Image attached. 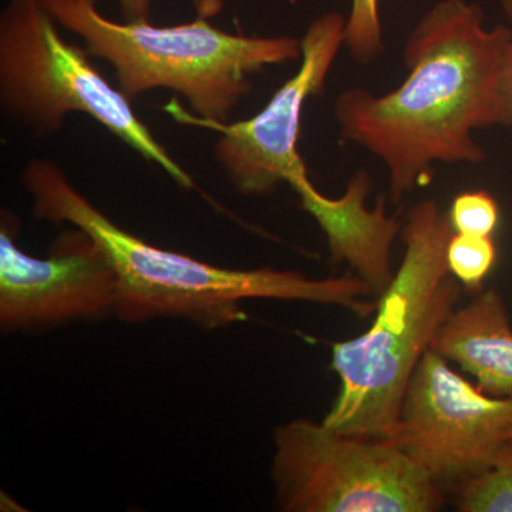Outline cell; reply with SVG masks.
I'll return each instance as SVG.
<instances>
[{"instance_id":"cell-5","label":"cell","mask_w":512,"mask_h":512,"mask_svg":"<svg viewBox=\"0 0 512 512\" xmlns=\"http://www.w3.org/2000/svg\"><path fill=\"white\" fill-rule=\"evenodd\" d=\"M0 104L37 137L57 133L73 111L87 114L175 183L194 187L138 119L130 99L93 66L89 52L60 36L42 0H10L0 15Z\"/></svg>"},{"instance_id":"cell-1","label":"cell","mask_w":512,"mask_h":512,"mask_svg":"<svg viewBox=\"0 0 512 512\" xmlns=\"http://www.w3.org/2000/svg\"><path fill=\"white\" fill-rule=\"evenodd\" d=\"M510 26L485 25L480 5L439 0L403 49L406 79L392 92L360 87L340 93V136L382 161L393 202L412 194L443 164H481L474 131L508 126L504 59Z\"/></svg>"},{"instance_id":"cell-4","label":"cell","mask_w":512,"mask_h":512,"mask_svg":"<svg viewBox=\"0 0 512 512\" xmlns=\"http://www.w3.org/2000/svg\"><path fill=\"white\" fill-rule=\"evenodd\" d=\"M57 25L82 37L89 55L113 66L128 99L170 89L190 104L195 117L227 123L251 90V76L266 67L301 59L292 36H245L215 28L214 2L183 25H151L148 19L119 23L104 18L90 0H42Z\"/></svg>"},{"instance_id":"cell-12","label":"cell","mask_w":512,"mask_h":512,"mask_svg":"<svg viewBox=\"0 0 512 512\" xmlns=\"http://www.w3.org/2000/svg\"><path fill=\"white\" fill-rule=\"evenodd\" d=\"M456 505L463 512H512V439L484 470L458 484Z\"/></svg>"},{"instance_id":"cell-3","label":"cell","mask_w":512,"mask_h":512,"mask_svg":"<svg viewBox=\"0 0 512 512\" xmlns=\"http://www.w3.org/2000/svg\"><path fill=\"white\" fill-rule=\"evenodd\" d=\"M453 234L436 201H420L407 212L402 262L380 293L372 326L333 345L340 392L323 419L330 429L369 439L392 433L417 366L460 299L446 259Z\"/></svg>"},{"instance_id":"cell-16","label":"cell","mask_w":512,"mask_h":512,"mask_svg":"<svg viewBox=\"0 0 512 512\" xmlns=\"http://www.w3.org/2000/svg\"><path fill=\"white\" fill-rule=\"evenodd\" d=\"M500 5L511 23V37L504 59V97L508 110V127L512 128V0H500Z\"/></svg>"},{"instance_id":"cell-2","label":"cell","mask_w":512,"mask_h":512,"mask_svg":"<svg viewBox=\"0 0 512 512\" xmlns=\"http://www.w3.org/2000/svg\"><path fill=\"white\" fill-rule=\"evenodd\" d=\"M37 220L80 228L99 245L116 274L114 313L128 323L187 319L204 329L247 319L252 299L339 306L360 318L375 313L373 289L356 274L313 279L295 271L221 268L148 244L119 227L45 158L30 160L20 174Z\"/></svg>"},{"instance_id":"cell-13","label":"cell","mask_w":512,"mask_h":512,"mask_svg":"<svg viewBox=\"0 0 512 512\" xmlns=\"http://www.w3.org/2000/svg\"><path fill=\"white\" fill-rule=\"evenodd\" d=\"M448 271L467 291L478 293L484 289V281L493 271L497 261V247L493 237L456 234L447 245Z\"/></svg>"},{"instance_id":"cell-17","label":"cell","mask_w":512,"mask_h":512,"mask_svg":"<svg viewBox=\"0 0 512 512\" xmlns=\"http://www.w3.org/2000/svg\"><path fill=\"white\" fill-rule=\"evenodd\" d=\"M96 3L97 0H90ZM126 20L150 19L151 0H117Z\"/></svg>"},{"instance_id":"cell-9","label":"cell","mask_w":512,"mask_h":512,"mask_svg":"<svg viewBox=\"0 0 512 512\" xmlns=\"http://www.w3.org/2000/svg\"><path fill=\"white\" fill-rule=\"evenodd\" d=\"M16 218L0 224V325L29 332L114 313L116 274L90 235L73 227L53 242L46 258L16 244Z\"/></svg>"},{"instance_id":"cell-7","label":"cell","mask_w":512,"mask_h":512,"mask_svg":"<svg viewBox=\"0 0 512 512\" xmlns=\"http://www.w3.org/2000/svg\"><path fill=\"white\" fill-rule=\"evenodd\" d=\"M346 18L329 12L313 20L301 39V66L252 119L220 123L188 114L178 101L165 110L181 123L220 134L215 157L229 183L242 195H268L281 184L292 185L308 175L298 151L303 109L323 93L326 80L345 46Z\"/></svg>"},{"instance_id":"cell-14","label":"cell","mask_w":512,"mask_h":512,"mask_svg":"<svg viewBox=\"0 0 512 512\" xmlns=\"http://www.w3.org/2000/svg\"><path fill=\"white\" fill-rule=\"evenodd\" d=\"M345 46L357 63L375 62L384 52L379 0H352L346 18Z\"/></svg>"},{"instance_id":"cell-6","label":"cell","mask_w":512,"mask_h":512,"mask_svg":"<svg viewBox=\"0 0 512 512\" xmlns=\"http://www.w3.org/2000/svg\"><path fill=\"white\" fill-rule=\"evenodd\" d=\"M271 480L285 512H434L443 488L387 439L350 436L323 421L276 427Z\"/></svg>"},{"instance_id":"cell-8","label":"cell","mask_w":512,"mask_h":512,"mask_svg":"<svg viewBox=\"0 0 512 512\" xmlns=\"http://www.w3.org/2000/svg\"><path fill=\"white\" fill-rule=\"evenodd\" d=\"M386 439L437 483L460 484L484 470L512 439V400L488 396L430 349Z\"/></svg>"},{"instance_id":"cell-11","label":"cell","mask_w":512,"mask_h":512,"mask_svg":"<svg viewBox=\"0 0 512 512\" xmlns=\"http://www.w3.org/2000/svg\"><path fill=\"white\" fill-rule=\"evenodd\" d=\"M431 350L473 377L488 396L512 400V326L495 289L454 309Z\"/></svg>"},{"instance_id":"cell-15","label":"cell","mask_w":512,"mask_h":512,"mask_svg":"<svg viewBox=\"0 0 512 512\" xmlns=\"http://www.w3.org/2000/svg\"><path fill=\"white\" fill-rule=\"evenodd\" d=\"M447 215L456 234L493 237L500 224V205L488 191H464L451 202Z\"/></svg>"},{"instance_id":"cell-10","label":"cell","mask_w":512,"mask_h":512,"mask_svg":"<svg viewBox=\"0 0 512 512\" xmlns=\"http://www.w3.org/2000/svg\"><path fill=\"white\" fill-rule=\"evenodd\" d=\"M372 187L365 171L350 178L345 194L339 198L323 195L309 175L292 185L303 210L325 234L333 261L346 262L380 295L396 272L392 266V247L403 222L387 214L386 197H380L373 210L367 208Z\"/></svg>"}]
</instances>
